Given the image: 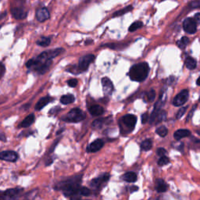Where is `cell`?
Masks as SVG:
<instances>
[{
    "instance_id": "obj_1",
    "label": "cell",
    "mask_w": 200,
    "mask_h": 200,
    "mask_svg": "<svg viewBox=\"0 0 200 200\" xmlns=\"http://www.w3.org/2000/svg\"><path fill=\"white\" fill-rule=\"evenodd\" d=\"M64 52L65 49L63 48H57L45 51L38 55L36 58L28 60L26 64V67L28 69L35 71L38 74H44L49 71L53 59L64 53Z\"/></svg>"
},
{
    "instance_id": "obj_2",
    "label": "cell",
    "mask_w": 200,
    "mask_h": 200,
    "mask_svg": "<svg viewBox=\"0 0 200 200\" xmlns=\"http://www.w3.org/2000/svg\"><path fill=\"white\" fill-rule=\"evenodd\" d=\"M81 181V176L72 177L59 182L56 186V189L63 191L66 196H74L80 191Z\"/></svg>"
},
{
    "instance_id": "obj_3",
    "label": "cell",
    "mask_w": 200,
    "mask_h": 200,
    "mask_svg": "<svg viewBox=\"0 0 200 200\" xmlns=\"http://www.w3.org/2000/svg\"><path fill=\"white\" fill-rule=\"evenodd\" d=\"M149 72V64L146 62H142L131 67L129 71V77L131 80L134 81L142 82L146 80Z\"/></svg>"
},
{
    "instance_id": "obj_4",
    "label": "cell",
    "mask_w": 200,
    "mask_h": 200,
    "mask_svg": "<svg viewBox=\"0 0 200 200\" xmlns=\"http://www.w3.org/2000/svg\"><path fill=\"white\" fill-rule=\"evenodd\" d=\"M137 122V117L135 115L127 114L120 119V131L123 134H128L134 130Z\"/></svg>"
},
{
    "instance_id": "obj_5",
    "label": "cell",
    "mask_w": 200,
    "mask_h": 200,
    "mask_svg": "<svg viewBox=\"0 0 200 200\" xmlns=\"http://www.w3.org/2000/svg\"><path fill=\"white\" fill-rule=\"evenodd\" d=\"M95 55L93 54H88L81 57L78 66H74L75 69L77 70V74L81 73V72L87 71L89 65L95 60Z\"/></svg>"
},
{
    "instance_id": "obj_6",
    "label": "cell",
    "mask_w": 200,
    "mask_h": 200,
    "mask_svg": "<svg viewBox=\"0 0 200 200\" xmlns=\"http://www.w3.org/2000/svg\"><path fill=\"white\" fill-rule=\"evenodd\" d=\"M84 118H85V113L81 109L78 108H74L67 114L64 120L71 123H78L83 120Z\"/></svg>"
},
{
    "instance_id": "obj_7",
    "label": "cell",
    "mask_w": 200,
    "mask_h": 200,
    "mask_svg": "<svg viewBox=\"0 0 200 200\" xmlns=\"http://www.w3.org/2000/svg\"><path fill=\"white\" fill-rule=\"evenodd\" d=\"M188 95H189V91L187 89L182 90L179 94L175 96L173 100V104L175 106H181L184 105L188 99Z\"/></svg>"
},
{
    "instance_id": "obj_8",
    "label": "cell",
    "mask_w": 200,
    "mask_h": 200,
    "mask_svg": "<svg viewBox=\"0 0 200 200\" xmlns=\"http://www.w3.org/2000/svg\"><path fill=\"white\" fill-rule=\"evenodd\" d=\"M183 29L188 34H194L197 30V22L194 18H187L183 23Z\"/></svg>"
},
{
    "instance_id": "obj_9",
    "label": "cell",
    "mask_w": 200,
    "mask_h": 200,
    "mask_svg": "<svg viewBox=\"0 0 200 200\" xmlns=\"http://www.w3.org/2000/svg\"><path fill=\"white\" fill-rule=\"evenodd\" d=\"M18 159V154L14 151H3L0 153V160L8 162H16Z\"/></svg>"
},
{
    "instance_id": "obj_10",
    "label": "cell",
    "mask_w": 200,
    "mask_h": 200,
    "mask_svg": "<svg viewBox=\"0 0 200 200\" xmlns=\"http://www.w3.org/2000/svg\"><path fill=\"white\" fill-rule=\"evenodd\" d=\"M102 85L105 95H110L113 91V84L111 80L106 77L102 78Z\"/></svg>"
},
{
    "instance_id": "obj_11",
    "label": "cell",
    "mask_w": 200,
    "mask_h": 200,
    "mask_svg": "<svg viewBox=\"0 0 200 200\" xmlns=\"http://www.w3.org/2000/svg\"><path fill=\"white\" fill-rule=\"evenodd\" d=\"M35 16H36V19L38 20V21L45 22L49 19L50 13H49V11L48 10L47 8L42 7L37 9Z\"/></svg>"
},
{
    "instance_id": "obj_12",
    "label": "cell",
    "mask_w": 200,
    "mask_h": 200,
    "mask_svg": "<svg viewBox=\"0 0 200 200\" xmlns=\"http://www.w3.org/2000/svg\"><path fill=\"white\" fill-rule=\"evenodd\" d=\"M11 14L16 20H23L27 16V13L23 8L13 7L11 9Z\"/></svg>"
},
{
    "instance_id": "obj_13",
    "label": "cell",
    "mask_w": 200,
    "mask_h": 200,
    "mask_svg": "<svg viewBox=\"0 0 200 200\" xmlns=\"http://www.w3.org/2000/svg\"><path fill=\"white\" fill-rule=\"evenodd\" d=\"M104 146V142L102 139H97L91 142L87 148V152L88 153H95L102 149Z\"/></svg>"
},
{
    "instance_id": "obj_14",
    "label": "cell",
    "mask_w": 200,
    "mask_h": 200,
    "mask_svg": "<svg viewBox=\"0 0 200 200\" xmlns=\"http://www.w3.org/2000/svg\"><path fill=\"white\" fill-rule=\"evenodd\" d=\"M109 179V174H105L102 175V176L99 177V178H97L93 179L91 181V185L92 187L95 188H98L99 186L102 185V184L107 182Z\"/></svg>"
},
{
    "instance_id": "obj_15",
    "label": "cell",
    "mask_w": 200,
    "mask_h": 200,
    "mask_svg": "<svg viewBox=\"0 0 200 200\" xmlns=\"http://www.w3.org/2000/svg\"><path fill=\"white\" fill-rule=\"evenodd\" d=\"M190 135H191V131H188V130L180 129L175 131L174 134V137L176 140H180L181 138L190 136Z\"/></svg>"
},
{
    "instance_id": "obj_16",
    "label": "cell",
    "mask_w": 200,
    "mask_h": 200,
    "mask_svg": "<svg viewBox=\"0 0 200 200\" xmlns=\"http://www.w3.org/2000/svg\"><path fill=\"white\" fill-rule=\"evenodd\" d=\"M51 100L52 98L49 96L42 97V98H41V99H39V101L37 102L36 105H35V109H36V110H41V109H43L46 105H48Z\"/></svg>"
},
{
    "instance_id": "obj_17",
    "label": "cell",
    "mask_w": 200,
    "mask_h": 200,
    "mask_svg": "<svg viewBox=\"0 0 200 200\" xmlns=\"http://www.w3.org/2000/svg\"><path fill=\"white\" fill-rule=\"evenodd\" d=\"M156 184H156V190L158 192H165V191H167L168 186L163 179H157Z\"/></svg>"
},
{
    "instance_id": "obj_18",
    "label": "cell",
    "mask_w": 200,
    "mask_h": 200,
    "mask_svg": "<svg viewBox=\"0 0 200 200\" xmlns=\"http://www.w3.org/2000/svg\"><path fill=\"white\" fill-rule=\"evenodd\" d=\"M89 113L92 116H100L104 113V109L98 105H93L89 108Z\"/></svg>"
},
{
    "instance_id": "obj_19",
    "label": "cell",
    "mask_w": 200,
    "mask_h": 200,
    "mask_svg": "<svg viewBox=\"0 0 200 200\" xmlns=\"http://www.w3.org/2000/svg\"><path fill=\"white\" fill-rule=\"evenodd\" d=\"M123 179L125 181L129 182V183H134L137 181V174L135 172L129 171V172H127L123 175Z\"/></svg>"
},
{
    "instance_id": "obj_20",
    "label": "cell",
    "mask_w": 200,
    "mask_h": 200,
    "mask_svg": "<svg viewBox=\"0 0 200 200\" xmlns=\"http://www.w3.org/2000/svg\"><path fill=\"white\" fill-rule=\"evenodd\" d=\"M34 121H35V115L31 113V114L28 115L26 118L24 119V120H23V121L21 122V124H20V126H21L22 127H30V126L34 123Z\"/></svg>"
},
{
    "instance_id": "obj_21",
    "label": "cell",
    "mask_w": 200,
    "mask_h": 200,
    "mask_svg": "<svg viewBox=\"0 0 200 200\" xmlns=\"http://www.w3.org/2000/svg\"><path fill=\"white\" fill-rule=\"evenodd\" d=\"M185 66L188 70L195 69L197 66L196 60L195 59H193L192 57H188L185 60Z\"/></svg>"
},
{
    "instance_id": "obj_22",
    "label": "cell",
    "mask_w": 200,
    "mask_h": 200,
    "mask_svg": "<svg viewBox=\"0 0 200 200\" xmlns=\"http://www.w3.org/2000/svg\"><path fill=\"white\" fill-rule=\"evenodd\" d=\"M132 9H133L132 5H127V6L120 9V10L116 11V12L113 14V17H116V16H122V15H124L125 13H128V12L132 10Z\"/></svg>"
},
{
    "instance_id": "obj_23",
    "label": "cell",
    "mask_w": 200,
    "mask_h": 200,
    "mask_svg": "<svg viewBox=\"0 0 200 200\" xmlns=\"http://www.w3.org/2000/svg\"><path fill=\"white\" fill-rule=\"evenodd\" d=\"M50 43H51V38H49V37H42L36 42L37 45L42 46V47H46Z\"/></svg>"
},
{
    "instance_id": "obj_24",
    "label": "cell",
    "mask_w": 200,
    "mask_h": 200,
    "mask_svg": "<svg viewBox=\"0 0 200 200\" xmlns=\"http://www.w3.org/2000/svg\"><path fill=\"white\" fill-rule=\"evenodd\" d=\"M153 147V141L152 139H146L141 144V149L144 151H149Z\"/></svg>"
},
{
    "instance_id": "obj_25",
    "label": "cell",
    "mask_w": 200,
    "mask_h": 200,
    "mask_svg": "<svg viewBox=\"0 0 200 200\" xmlns=\"http://www.w3.org/2000/svg\"><path fill=\"white\" fill-rule=\"evenodd\" d=\"M60 102H61V103L64 104V105L72 103V102H74V96L72 95H63L61 98H60Z\"/></svg>"
},
{
    "instance_id": "obj_26",
    "label": "cell",
    "mask_w": 200,
    "mask_h": 200,
    "mask_svg": "<svg viewBox=\"0 0 200 200\" xmlns=\"http://www.w3.org/2000/svg\"><path fill=\"white\" fill-rule=\"evenodd\" d=\"M142 26H143V24H142V21H135L130 26L128 30H129L130 32H134V31H137L138 29L141 28Z\"/></svg>"
},
{
    "instance_id": "obj_27",
    "label": "cell",
    "mask_w": 200,
    "mask_h": 200,
    "mask_svg": "<svg viewBox=\"0 0 200 200\" xmlns=\"http://www.w3.org/2000/svg\"><path fill=\"white\" fill-rule=\"evenodd\" d=\"M157 135H160V137H165L168 134V129L165 126H161V127H158L156 131Z\"/></svg>"
},
{
    "instance_id": "obj_28",
    "label": "cell",
    "mask_w": 200,
    "mask_h": 200,
    "mask_svg": "<svg viewBox=\"0 0 200 200\" xmlns=\"http://www.w3.org/2000/svg\"><path fill=\"white\" fill-rule=\"evenodd\" d=\"M146 98L147 102H153L155 100V98H156V91H155V90L151 89L150 91H148V92L146 93Z\"/></svg>"
},
{
    "instance_id": "obj_29",
    "label": "cell",
    "mask_w": 200,
    "mask_h": 200,
    "mask_svg": "<svg viewBox=\"0 0 200 200\" xmlns=\"http://www.w3.org/2000/svg\"><path fill=\"white\" fill-rule=\"evenodd\" d=\"M188 42H189L188 38H187V37H183L181 40H179L178 42V46L181 49H183V48H184L187 46Z\"/></svg>"
},
{
    "instance_id": "obj_30",
    "label": "cell",
    "mask_w": 200,
    "mask_h": 200,
    "mask_svg": "<svg viewBox=\"0 0 200 200\" xmlns=\"http://www.w3.org/2000/svg\"><path fill=\"white\" fill-rule=\"evenodd\" d=\"M170 160L167 157H166V156H164V157H160V160H158V165L159 166H164L166 164H169Z\"/></svg>"
},
{
    "instance_id": "obj_31",
    "label": "cell",
    "mask_w": 200,
    "mask_h": 200,
    "mask_svg": "<svg viewBox=\"0 0 200 200\" xmlns=\"http://www.w3.org/2000/svg\"><path fill=\"white\" fill-rule=\"evenodd\" d=\"M104 120H105V119H98V120H94L92 127H95V128H100L102 126V124H104Z\"/></svg>"
},
{
    "instance_id": "obj_32",
    "label": "cell",
    "mask_w": 200,
    "mask_h": 200,
    "mask_svg": "<svg viewBox=\"0 0 200 200\" xmlns=\"http://www.w3.org/2000/svg\"><path fill=\"white\" fill-rule=\"evenodd\" d=\"M81 195H84V196H88V195H91V191H90L89 188H88L86 187H81L80 188V191H79Z\"/></svg>"
},
{
    "instance_id": "obj_33",
    "label": "cell",
    "mask_w": 200,
    "mask_h": 200,
    "mask_svg": "<svg viewBox=\"0 0 200 200\" xmlns=\"http://www.w3.org/2000/svg\"><path fill=\"white\" fill-rule=\"evenodd\" d=\"M188 109V106H184V107H181L180 109L178 110V113H177V118L180 119L183 115L185 113L186 109Z\"/></svg>"
},
{
    "instance_id": "obj_34",
    "label": "cell",
    "mask_w": 200,
    "mask_h": 200,
    "mask_svg": "<svg viewBox=\"0 0 200 200\" xmlns=\"http://www.w3.org/2000/svg\"><path fill=\"white\" fill-rule=\"evenodd\" d=\"M189 6L191 8H199L200 7V0H194L190 2Z\"/></svg>"
},
{
    "instance_id": "obj_35",
    "label": "cell",
    "mask_w": 200,
    "mask_h": 200,
    "mask_svg": "<svg viewBox=\"0 0 200 200\" xmlns=\"http://www.w3.org/2000/svg\"><path fill=\"white\" fill-rule=\"evenodd\" d=\"M157 153L160 157H164V156H165V155L167 154V150H166L165 149H164V148H159V149H157Z\"/></svg>"
},
{
    "instance_id": "obj_36",
    "label": "cell",
    "mask_w": 200,
    "mask_h": 200,
    "mask_svg": "<svg viewBox=\"0 0 200 200\" xmlns=\"http://www.w3.org/2000/svg\"><path fill=\"white\" fill-rule=\"evenodd\" d=\"M191 143H192V146L195 147L200 148V139H198L196 138H193L191 139Z\"/></svg>"
},
{
    "instance_id": "obj_37",
    "label": "cell",
    "mask_w": 200,
    "mask_h": 200,
    "mask_svg": "<svg viewBox=\"0 0 200 200\" xmlns=\"http://www.w3.org/2000/svg\"><path fill=\"white\" fill-rule=\"evenodd\" d=\"M67 84L71 88L76 87L77 84H78V80L77 79H71L67 81Z\"/></svg>"
},
{
    "instance_id": "obj_38",
    "label": "cell",
    "mask_w": 200,
    "mask_h": 200,
    "mask_svg": "<svg viewBox=\"0 0 200 200\" xmlns=\"http://www.w3.org/2000/svg\"><path fill=\"white\" fill-rule=\"evenodd\" d=\"M4 73H5V66L0 62V78L3 76Z\"/></svg>"
},
{
    "instance_id": "obj_39",
    "label": "cell",
    "mask_w": 200,
    "mask_h": 200,
    "mask_svg": "<svg viewBox=\"0 0 200 200\" xmlns=\"http://www.w3.org/2000/svg\"><path fill=\"white\" fill-rule=\"evenodd\" d=\"M195 108H196V105H195V107H193V108H192V109H191V112H190V113H189V114H188V116L187 119H186V121H187V122L189 121V120H191V117H192V114H193V113H194V112H195Z\"/></svg>"
},
{
    "instance_id": "obj_40",
    "label": "cell",
    "mask_w": 200,
    "mask_h": 200,
    "mask_svg": "<svg viewBox=\"0 0 200 200\" xmlns=\"http://www.w3.org/2000/svg\"><path fill=\"white\" fill-rule=\"evenodd\" d=\"M148 120V113H144L142 116V124H146Z\"/></svg>"
},
{
    "instance_id": "obj_41",
    "label": "cell",
    "mask_w": 200,
    "mask_h": 200,
    "mask_svg": "<svg viewBox=\"0 0 200 200\" xmlns=\"http://www.w3.org/2000/svg\"><path fill=\"white\" fill-rule=\"evenodd\" d=\"M194 19H195V20L197 22V23H200V13H196V14L195 15Z\"/></svg>"
},
{
    "instance_id": "obj_42",
    "label": "cell",
    "mask_w": 200,
    "mask_h": 200,
    "mask_svg": "<svg viewBox=\"0 0 200 200\" xmlns=\"http://www.w3.org/2000/svg\"><path fill=\"white\" fill-rule=\"evenodd\" d=\"M138 188L136 187V186H133V187L131 188V192H134V191H138Z\"/></svg>"
},
{
    "instance_id": "obj_43",
    "label": "cell",
    "mask_w": 200,
    "mask_h": 200,
    "mask_svg": "<svg viewBox=\"0 0 200 200\" xmlns=\"http://www.w3.org/2000/svg\"><path fill=\"white\" fill-rule=\"evenodd\" d=\"M6 14H7V13H6V12H4V13H1V14H0V20H2V19H3L4 17L6 16Z\"/></svg>"
},
{
    "instance_id": "obj_44",
    "label": "cell",
    "mask_w": 200,
    "mask_h": 200,
    "mask_svg": "<svg viewBox=\"0 0 200 200\" xmlns=\"http://www.w3.org/2000/svg\"><path fill=\"white\" fill-rule=\"evenodd\" d=\"M0 200H4V191H0Z\"/></svg>"
},
{
    "instance_id": "obj_45",
    "label": "cell",
    "mask_w": 200,
    "mask_h": 200,
    "mask_svg": "<svg viewBox=\"0 0 200 200\" xmlns=\"http://www.w3.org/2000/svg\"><path fill=\"white\" fill-rule=\"evenodd\" d=\"M0 140H2V141H5V135H4V134H2V133H1V134H0Z\"/></svg>"
},
{
    "instance_id": "obj_46",
    "label": "cell",
    "mask_w": 200,
    "mask_h": 200,
    "mask_svg": "<svg viewBox=\"0 0 200 200\" xmlns=\"http://www.w3.org/2000/svg\"><path fill=\"white\" fill-rule=\"evenodd\" d=\"M71 200H82V199H81L79 197H75L74 195V196H71Z\"/></svg>"
},
{
    "instance_id": "obj_47",
    "label": "cell",
    "mask_w": 200,
    "mask_h": 200,
    "mask_svg": "<svg viewBox=\"0 0 200 200\" xmlns=\"http://www.w3.org/2000/svg\"><path fill=\"white\" fill-rule=\"evenodd\" d=\"M196 84H198V86H200V77H199V78H198V79H197V81H196Z\"/></svg>"
},
{
    "instance_id": "obj_48",
    "label": "cell",
    "mask_w": 200,
    "mask_h": 200,
    "mask_svg": "<svg viewBox=\"0 0 200 200\" xmlns=\"http://www.w3.org/2000/svg\"><path fill=\"white\" fill-rule=\"evenodd\" d=\"M197 133H198V135H200V131H197Z\"/></svg>"
},
{
    "instance_id": "obj_49",
    "label": "cell",
    "mask_w": 200,
    "mask_h": 200,
    "mask_svg": "<svg viewBox=\"0 0 200 200\" xmlns=\"http://www.w3.org/2000/svg\"><path fill=\"white\" fill-rule=\"evenodd\" d=\"M0 1H1V0H0Z\"/></svg>"
}]
</instances>
